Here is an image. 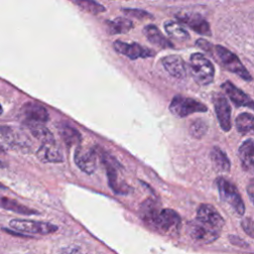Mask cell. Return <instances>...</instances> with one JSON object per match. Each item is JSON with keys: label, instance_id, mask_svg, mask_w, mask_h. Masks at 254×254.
<instances>
[{"label": "cell", "instance_id": "ac0fdd59", "mask_svg": "<svg viewBox=\"0 0 254 254\" xmlns=\"http://www.w3.org/2000/svg\"><path fill=\"white\" fill-rule=\"evenodd\" d=\"M38 159L43 163H62L64 156L56 143L42 144L37 151Z\"/></svg>", "mask_w": 254, "mask_h": 254}, {"label": "cell", "instance_id": "5b68a950", "mask_svg": "<svg viewBox=\"0 0 254 254\" xmlns=\"http://www.w3.org/2000/svg\"><path fill=\"white\" fill-rule=\"evenodd\" d=\"M101 159L106 169L109 187L112 189V190L117 194L129 193L131 188L119 177L118 170L120 169V165L118 164L117 160L105 152L101 153Z\"/></svg>", "mask_w": 254, "mask_h": 254}, {"label": "cell", "instance_id": "4fadbf2b", "mask_svg": "<svg viewBox=\"0 0 254 254\" xmlns=\"http://www.w3.org/2000/svg\"><path fill=\"white\" fill-rule=\"evenodd\" d=\"M176 18L179 22L183 23L184 25L188 26L195 33L204 36H210V27L208 22L199 14L197 13H179L176 15Z\"/></svg>", "mask_w": 254, "mask_h": 254}, {"label": "cell", "instance_id": "52a82bcc", "mask_svg": "<svg viewBox=\"0 0 254 254\" xmlns=\"http://www.w3.org/2000/svg\"><path fill=\"white\" fill-rule=\"evenodd\" d=\"M99 153L93 147L77 146L74 152V163L82 172L91 175L97 169Z\"/></svg>", "mask_w": 254, "mask_h": 254}, {"label": "cell", "instance_id": "d590c367", "mask_svg": "<svg viewBox=\"0 0 254 254\" xmlns=\"http://www.w3.org/2000/svg\"><path fill=\"white\" fill-rule=\"evenodd\" d=\"M0 188H1V189H3V188H5V187H4V186H3V185L0 183Z\"/></svg>", "mask_w": 254, "mask_h": 254}, {"label": "cell", "instance_id": "484cf974", "mask_svg": "<svg viewBox=\"0 0 254 254\" xmlns=\"http://www.w3.org/2000/svg\"><path fill=\"white\" fill-rule=\"evenodd\" d=\"M165 31L167 34L178 41H188L190 39L189 32L178 22L175 21H167L164 24Z\"/></svg>", "mask_w": 254, "mask_h": 254}, {"label": "cell", "instance_id": "d6a6232c", "mask_svg": "<svg viewBox=\"0 0 254 254\" xmlns=\"http://www.w3.org/2000/svg\"><path fill=\"white\" fill-rule=\"evenodd\" d=\"M247 193L250 200L254 204V180H251L250 183L247 185Z\"/></svg>", "mask_w": 254, "mask_h": 254}, {"label": "cell", "instance_id": "44dd1931", "mask_svg": "<svg viewBox=\"0 0 254 254\" xmlns=\"http://www.w3.org/2000/svg\"><path fill=\"white\" fill-rule=\"evenodd\" d=\"M210 160L214 168L219 172H229L231 164L227 155L219 147L214 146L210 151Z\"/></svg>", "mask_w": 254, "mask_h": 254}, {"label": "cell", "instance_id": "83f0119b", "mask_svg": "<svg viewBox=\"0 0 254 254\" xmlns=\"http://www.w3.org/2000/svg\"><path fill=\"white\" fill-rule=\"evenodd\" d=\"M74 4H76L81 10H84L85 12H88L90 14H99L105 11L104 6L101 4L95 2V1H90V0H75L73 1Z\"/></svg>", "mask_w": 254, "mask_h": 254}, {"label": "cell", "instance_id": "7402d4cb", "mask_svg": "<svg viewBox=\"0 0 254 254\" xmlns=\"http://www.w3.org/2000/svg\"><path fill=\"white\" fill-rule=\"evenodd\" d=\"M106 26H107V31L110 35L127 33L134 27L133 22L126 17H117L113 20L107 21Z\"/></svg>", "mask_w": 254, "mask_h": 254}, {"label": "cell", "instance_id": "d6986e66", "mask_svg": "<svg viewBox=\"0 0 254 254\" xmlns=\"http://www.w3.org/2000/svg\"><path fill=\"white\" fill-rule=\"evenodd\" d=\"M143 33L145 37L148 39V41L155 46H158L162 49H168V48L174 47L173 43L170 40H168L163 35V33L159 30V28L156 27L155 25L149 24L145 26L143 29Z\"/></svg>", "mask_w": 254, "mask_h": 254}, {"label": "cell", "instance_id": "3957f363", "mask_svg": "<svg viewBox=\"0 0 254 254\" xmlns=\"http://www.w3.org/2000/svg\"><path fill=\"white\" fill-rule=\"evenodd\" d=\"M215 54L217 60L225 69L240 76L243 80H252L251 74L235 54L220 45L215 46Z\"/></svg>", "mask_w": 254, "mask_h": 254}, {"label": "cell", "instance_id": "6da1fadb", "mask_svg": "<svg viewBox=\"0 0 254 254\" xmlns=\"http://www.w3.org/2000/svg\"><path fill=\"white\" fill-rule=\"evenodd\" d=\"M142 219L154 227L156 230L174 234L177 233L181 226V217L171 208H161L153 199H146L140 209Z\"/></svg>", "mask_w": 254, "mask_h": 254}, {"label": "cell", "instance_id": "4316f807", "mask_svg": "<svg viewBox=\"0 0 254 254\" xmlns=\"http://www.w3.org/2000/svg\"><path fill=\"white\" fill-rule=\"evenodd\" d=\"M30 131L32 135L41 141L42 144H53L56 143L54 135L50 132V130L41 124H31Z\"/></svg>", "mask_w": 254, "mask_h": 254}, {"label": "cell", "instance_id": "ba28073f", "mask_svg": "<svg viewBox=\"0 0 254 254\" xmlns=\"http://www.w3.org/2000/svg\"><path fill=\"white\" fill-rule=\"evenodd\" d=\"M10 227L25 233H32V234H50L54 233L58 230V226L50 223V222H43V221H35V220H27V219H12L10 222Z\"/></svg>", "mask_w": 254, "mask_h": 254}, {"label": "cell", "instance_id": "7c38bea8", "mask_svg": "<svg viewBox=\"0 0 254 254\" xmlns=\"http://www.w3.org/2000/svg\"><path fill=\"white\" fill-rule=\"evenodd\" d=\"M213 107L221 129L225 132L231 129V109L226 97L221 93L213 96Z\"/></svg>", "mask_w": 254, "mask_h": 254}, {"label": "cell", "instance_id": "30bf717a", "mask_svg": "<svg viewBox=\"0 0 254 254\" xmlns=\"http://www.w3.org/2000/svg\"><path fill=\"white\" fill-rule=\"evenodd\" d=\"M188 230L190 237L194 241L198 243H203V244H208L213 242L220 235V232L209 228L208 226L202 224L195 218L190 222H189Z\"/></svg>", "mask_w": 254, "mask_h": 254}, {"label": "cell", "instance_id": "f546056e", "mask_svg": "<svg viewBox=\"0 0 254 254\" xmlns=\"http://www.w3.org/2000/svg\"><path fill=\"white\" fill-rule=\"evenodd\" d=\"M121 11L127 16H131L137 19H152V15L145 10L137 8H122Z\"/></svg>", "mask_w": 254, "mask_h": 254}, {"label": "cell", "instance_id": "2e32d148", "mask_svg": "<svg viewBox=\"0 0 254 254\" xmlns=\"http://www.w3.org/2000/svg\"><path fill=\"white\" fill-rule=\"evenodd\" d=\"M164 68L175 78L183 79L187 76V66L184 60L177 55H169L161 60Z\"/></svg>", "mask_w": 254, "mask_h": 254}, {"label": "cell", "instance_id": "8fae6325", "mask_svg": "<svg viewBox=\"0 0 254 254\" xmlns=\"http://www.w3.org/2000/svg\"><path fill=\"white\" fill-rule=\"evenodd\" d=\"M114 50L131 60L139 58H150L155 55V52L151 49L143 47L137 43H125L122 41H115L113 43Z\"/></svg>", "mask_w": 254, "mask_h": 254}, {"label": "cell", "instance_id": "4dcf8cb0", "mask_svg": "<svg viewBox=\"0 0 254 254\" xmlns=\"http://www.w3.org/2000/svg\"><path fill=\"white\" fill-rule=\"evenodd\" d=\"M241 226L243 230L251 237L254 238V220L250 217L243 218L241 221Z\"/></svg>", "mask_w": 254, "mask_h": 254}, {"label": "cell", "instance_id": "7a4b0ae2", "mask_svg": "<svg viewBox=\"0 0 254 254\" xmlns=\"http://www.w3.org/2000/svg\"><path fill=\"white\" fill-rule=\"evenodd\" d=\"M190 73L199 85H208L214 78V66L211 62L200 53H193L190 57Z\"/></svg>", "mask_w": 254, "mask_h": 254}, {"label": "cell", "instance_id": "d4e9b609", "mask_svg": "<svg viewBox=\"0 0 254 254\" xmlns=\"http://www.w3.org/2000/svg\"><path fill=\"white\" fill-rule=\"evenodd\" d=\"M235 126L241 134L254 135V115L248 112L240 113L235 119Z\"/></svg>", "mask_w": 254, "mask_h": 254}, {"label": "cell", "instance_id": "8d00e7d4", "mask_svg": "<svg viewBox=\"0 0 254 254\" xmlns=\"http://www.w3.org/2000/svg\"><path fill=\"white\" fill-rule=\"evenodd\" d=\"M2 113V107H1V105H0V114Z\"/></svg>", "mask_w": 254, "mask_h": 254}, {"label": "cell", "instance_id": "836d02e7", "mask_svg": "<svg viewBox=\"0 0 254 254\" xmlns=\"http://www.w3.org/2000/svg\"><path fill=\"white\" fill-rule=\"evenodd\" d=\"M1 168H4V163L2 161H0V169Z\"/></svg>", "mask_w": 254, "mask_h": 254}, {"label": "cell", "instance_id": "cb8c5ba5", "mask_svg": "<svg viewBox=\"0 0 254 254\" xmlns=\"http://www.w3.org/2000/svg\"><path fill=\"white\" fill-rule=\"evenodd\" d=\"M0 133L5 141L12 147L24 148L27 145L24 136L9 126H0Z\"/></svg>", "mask_w": 254, "mask_h": 254}, {"label": "cell", "instance_id": "ffe728a7", "mask_svg": "<svg viewBox=\"0 0 254 254\" xmlns=\"http://www.w3.org/2000/svg\"><path fill=\"white\" fill-rule=\"evenodd\" d=\"M0 208H4V209L17 212L20 214H24V215H33V214L39 213L37 210L30 208L24 204H21L15 199H11L3 195H0Z\"/></svg>", "mask_w": 254, "mask_h": 254}, {"label": "cell", "instance_id": "1f68e13d", "mask_svg": "<svg viewBox=\"0 0 254 254\" xmlns=\"http://www.w3.org/2000/svg\"><path fill=\"white\" fill-rule=\"evenodd\" d=\"M195 44H196L200 49H202L203 51L208 52V53L210 52V50H211V48H212V46H211L207 41H205V40H203V39H198Z\"/></svg>", "mask_w": 254, "mask_h": 254}, {"label": "cell", "instance_id": "603a6c76", "mask_svg": "<svg viewBox=\"0 0 254 254\" xmlns=\"http://www.w3.org/2000/svg\"><path fill=\"white\" fill-rule=\"evenodd\" d=\"M59 132L61 133L63 140L67 146H79L82 141V137L79 131L68 124H61L59 127Z\"/></svg>", "mask_w": 254, "mask_h": 254}, {"label": "cell", "instance_id": "5bb4252c", "mask_svg": "<svg viewBox=\"0 0 254 254\" xmlns=\"http://www.w3.org/2000/svg\"><path fill=\"white\" fill-rule=\"evenodd\" d=\"M221 87L223 91L227 94V96L230 98V100L239 107H248L252 110H254V100L246 94L244 91H242L240 88H238L236 85H234L231 81L226 80L221 84Z\"/></svg>", "mask_w": 254, "mask_h": 254}, {"label": "cell", "instance_id": "9a60e30c", "mask_svg": "<svg viewBox=\"0 0 254 254\" xmlns=\"http://www.w3.org/2000/svg\"><path fill=\"white\" fill-rule=\"evenodd\" d=\"M21 113L31 124H43L49 120L47 109L36 102H26L21 107Z\"/></svg>", "mask_w": 254, "mask_h": 254}, {"label": "cell", "instance_id": "8992f818", "mask_svg": "<svg viewBox=\"0 0 254 254\" xmlns=\"http://www.w3.org/2000/svg\"><path fill=\"white\" fill-rule=\"evenodd\" d=\"M216 186L221 200L229 204L237 214L243 215L245 211V205L236 187L231 182L222 177L216 179Z\"/></svg>", "mask_w": 254, "mask_h": 254}, {"label": "cell", "instance_id": "9c48e42d", "mask_svg": "<svg viewBox=\"0 0 254 254\" xmlns=\"http://www.w3.org/2000/svg\"><path fill=\"white\" fill-rule=\"evenodd\" d=\"M195 219L218 232H221L224 226L223 217L214 206L207 203H202L197 207Z\"/></svg>", "mask_w": 254, "mask_h": 254}, {"label": "cell", "instance_id": "277c9868", "mask_svg": "<svg viewBox=\"0 0 254 254\" xmlns=\"http://www.w3.org/2000/svg\"><path fill=\"white\" fill-rule=\"evenodd\" d=\"M171 113L177 117L184 118L193 113L206 112L207 106L202 102L197 101L191 97H187L183 95H175L171 100L169 105Z\"/></svg>", "mask_w": 254, "mask_h": 254}, {"label": "cell", "instance_id": "e575fe53", "mask_svg": "<svg viewBox=\"0 0 254 254\" xmlns=\"http://www.w3.org/2000/svg\"><path fill=\"white\" fill-rule=\"evenodd\" d=\"M3 150H4V148H3V146L0 144V152H3Z\"/></svg>", "mask_w": 254, "mask_h": 254}, {"label": "cell", "instance_id": "e0dca14e", "mask_svg": "<svg viewBox=\"0 0 254 254\" xmlns=\"http://www.w3.org/2000/svg\"><path fill=\"white\" fill-rule=\"evenodd\" d=\"M238 157L244 172L254 176V140L247 139L238 149Z\"/></svg>", "mask_w": 254, "mask_h": 254}, {"label": "cell", "instance_id": "f1b7e54d", "mask_svg": "<svg viewBox=\"0 0 254 254\" xmlns=\"http://www.w3.org/2000/svg\"><path fill=\"white\" fill-rule=\"evenodd\" d=\"M207 131V125L202 119H196L190 126V133L194 138H201Z\"/></svg>", "mask_w": 254, "mask_h": 254}]
</instances>
